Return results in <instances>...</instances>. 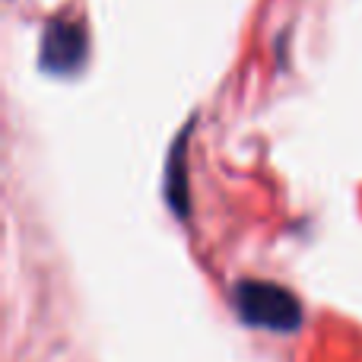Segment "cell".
<instances>
[{"label":"cell","instance_id":"obj_2","mask_svg":"<svg viewBox=\"0 0 362 362\" xmlns=\"http://www.w3.org/2000/svg\"><path fill=\"white\" fill-rule=\"evenodd\" d=\"M89 51V35L86 23L74 13H61V16L48 19L42 35V67L51 74H76L86 64Z\"/></svg>","mask_w":362,"mask_h":362},{"label":"cell","instance_id":"obj_1","mask_svg":"<svg viewBox=\"0 0 362 362\" xmlns=\"http://www.w3.org/2000/svg\"><path fill=\"white\" fill-rule=\"evenodd\" d=\"M232 308L245 327L267 334H296L305 325L299 296L270 280H238L232 286Z\"/></svg>","mask_w":362,"mask_h":362}]
</instances>
